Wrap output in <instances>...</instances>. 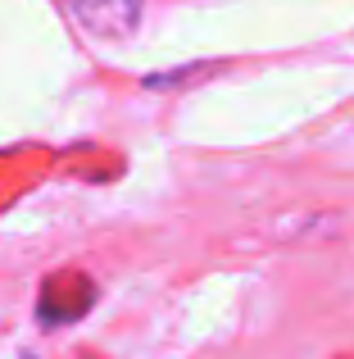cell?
<instances>
[{"mask_svg":"<svg viewBox=\"0 0 354 359\" xmlns=\"http://www.w3.org/2000/svg\"><path fill=\"white\" fill-rule=\"evenodd\" d=\"M64 9L96 41H127L141 23V0H64Z\"/></svg>","mask_w":354,"mask_h":359,"instance_id":"cell-1","label":"cell"}]
</instances>
